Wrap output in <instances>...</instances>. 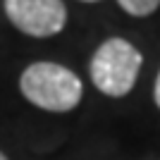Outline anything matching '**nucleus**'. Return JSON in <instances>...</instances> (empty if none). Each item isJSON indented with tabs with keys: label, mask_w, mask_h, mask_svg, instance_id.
Segmentation results:
<instances>
[{
	"label": "nucleus",
	"mask_w": 160,
	"mask_h": 160,
	"mask_svg": "<svg viewBox=\"0 0 160 160\" xmlns=\"http://www.w3.org/2000/svg\"><path fill=\"white\" fill-rule=\"evenodd\" d=\"M19 91L31 105L48 112H69L84 96L81 79L58 62L29 65L19 77Z\"/></svg>",
	"instance_id": "f257e3e1"
},
{
	"label": "nucleus",
	"mask_w": 160,
	"mask_h": 160,
	"mask_svg": "<svg viewBox=\"0 0 160 160\" xmlns=\"http://www.w3.org/2000/svg\"><path fill=\"white\" fill-rule=\"evenodd\" d=\"M143 58L124 38H108L96 48L91 58V81L100 93L110 98H122L136 84Z\"/></svg>",
	"instance_id": "f03ea898"
},
{
	"label": "nucleus",
	"mask_w": 160,
	"mask_h": 160,
	"mask_svg": "<svg viewBox=\"0 0 160 160\" xmlns=\"http://www.w3.org/2000/svg\"><path fill=\"white\" fill-rule=\"evenodd\" d=\"M5 14L14 29L31 38H50L67 24L62 0H5Z\"/></svg>",
	"instance_id": "7ed1b4c3"
},
{
	"label": "nucleus",
	"mask_w": 160,
	"mask_h": 160,
	"mask_svg": "<svg viewBox=\"0 0 160 160\" xmlns=\"http://www.w3.org/2000/svg\"><path fill=\"white\" fill-rule=\"evenodd\" d=\"M117 2L132 17H148L160 7V0H117Z\"/></svg>",
	"instance_id": "20e7f679"
},
{
	"label": "nucleus",
	"mask_w": 160,
	"mask_h": 160,
	"mask_svg": "<svg viewBox=\"0 0 160 160\" xmlns=\"http://www.w3.org/2000/svg\"><path fill=\"white\" fill-rule=\"evenodd\" d=\"M153 98H155V105L160 108V72H158V79H155V86H153Z\"/></svg>",
	"instance_id": "39448f33"
},
{
	"label": "nucleus",
	"mask_w": 160,
	"mask_h": 160,
	"mask_svg": "<svg viewBox=\"0 0 160 160\" xmlns=\"http://www.w3.org/2000/svg\"><path fill=\"white\" fill-rule=\"evenodd\" d=\"M0 160H7V155H5V153H0Z\"/></svg>",
	"instance_id": "423d86ee"
},
{
	"label": "nucleus",
	"mask_w": 160,
	"mask_h": 160,
	"mask_svg": "<svg viewBox=\"0 0 160 160\" xmlns=\"http://www.w3.org/2000/svg\"><path fill=\"white\" fill-rule=\"evenodd\" d=\"M81 2H98V0H81Z\"/></svg>",
	"instance_id": "0eeeda50"
}]
</instances>
